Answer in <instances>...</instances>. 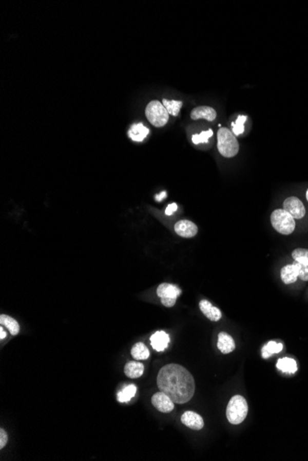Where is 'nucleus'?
<instances>
[{
	"label": "nucleus",
	"instance_id": "obj_1",
	"mask_svg": "<svg viewBox=\"0 0 308 461\" xmlns=\"http://www.w3.org/2000/svg\"><path fill=\"white\" fill-rule=\"evenodd\" d=\"M157 386L177 404L189 402L195 393V380L190 372L177 364H169L161 368Z\"/></svg>",
	"mask_w": 308,
	"mask_h": 461
},
{
	"label": "nucleus",
	"instance_id": "obj_2",
	"mask_svg": "<svg viewBox=\"0 0 308 461\" xmlns=\"http://www.w3.org/2000/svg\"><path fill=\"white\" fill-rule=\"evenodd\" d=\"M217 148L220 154L224 157H234L239 151V143L236 136L228 128L222 127L218 130Z\"/></svg>",
	"mask_w": 308,
	"mask_h": 461
},
{
	"label": "nucleus",
	"instance_id": "obj_3",
	"mask_svg": "<svg viewBox=\"0 0 308 461\" xmlns=\"http://www.w3.org/2000/svg\"><path fill=\"white\" fill-rule=\"evenodd\" d=\"M248 412V405L245 398L241 395H236L230 399L227 405L226 416L232 425H240L245 421Z\"/></svg>",
	"mask_w": 308,
	"mask_h": 461
},
{
	"label": "nucleus",
	"instance_id": "obj_4",
	"mask_svg": "<svg viewBox=\"0 0 308 461\" xmlns=\"http://www.w3.org/2000/svg\"><path fill=\"white\" fill-rule=\"evenodd\" d=\"M271 221L274 229L282 235H290L295 231V218L284 209L273 211Z\"/></svg>",
	"mask_w": 308,
	"mask_h": 461
},
{
	"label": "nucleus",
	"instance_id": "obj_5",
	"mask_svg": "<svg viewBox=\"0 0 308 461\" xmlns=\"http://www.w3.org/2000/svg\"><path fill=\"white\" fill-rule=\"evenodd\" d=\"M145 113L148 121L155 127H163L169 120L167 110L159 101H151L146 107Z\"/></svg>",
	"mask_w": 308,
	"mask_h": 461
},
{
	"label": "nucleus",
	"instance_id": "obj_6",
	"mask_svg": "<svg viewBox=\"0 0 308 461\" xmlns=\"http://www.w3.org/2000/svg\"><path fill=\"white\" fill-rule=\"evenodd\" d=\"M181 295V289L176 285L163 283L157 288V296L162 304L166 308H172L177 302V297Z\"/></svg>",
	"mask_w": 308,
	"mask_h": 461
},
{
	"label": "nucleus",
	"instance_id": "obj_7",
	"mask_svg": "<svg viewBox=\"0 0 308 461\" xmlns=\"http://www.w3.org/2000/svg\"><path fill=\"white\" fill-rule=\"evenodd\" d=\"M283 209L287 211L295 219H301L305 215L304 204L295 196L287 198L283 203Z\"/></svg>",
	"mask_w": 308,
	"mask_h": 461
},
{
	"label": "nucleus",
	"instance_id": "obj_8",
	"mask_svg": "<svg viewBox=\"0 0 308 461\" xmlns=\"http://www.w3.org/2000/svg\"><path fill=\"white\" fill-rule=\"evenodd\" d=\"M151 403L159 412L163 413L171 412L175 409V403L172 402V398L163 391L157 392L152 396Z\"/></svg>",
	"mask_w": 308,
	"mask_h": 461
},
{
	"label": "nucleus",
	"instance_id": "obj_9",
	"mask_svg": "<svg viewBox=\"0 0 308 461\" xmlns=\"http://www.w3.org/2000/svg\"><path fill=\"white\" fill-rule=\"evenodd\" d=\"M175 231L180 237L190 238L198 234V227L189 220H180L175 225Z\"/></svg>",
	"mask_w": 308,
	"mask_h": 461
},
{
	"label": "nucleus",
	"instance_id": "obj_10",
	"mask_svg": "<svg viewBox=\"0 0 308 461\" xmlns=\"http://www.w3.org/2000/svg\"><path fill=\"white\" fill-rule=\"evenodd\" d=\"M181 422L183 425L187 426L188 428L193 430H201L204 427V421L202 417L200 416L197 412H184L181 416Z\"/></svg>",
	"mask_w": 308,
	"mask_h": 461
},
{
	"label": "nucleus",
	"instance_id": "obj_11",
	"mask_svg": "<svg viewBox=\"0 0 308 461\" xmlns=\"http://www.w3.org/2000/svg\"><path fill=\"white\" fill-rule=\"evenodd\" d=\"M190 116L192 120L205 119L207 121L213 122L216 119L217 112L213 108L208 106H199L192 110Z\"/></svg>",
	"mask_w": 308,
	"mask_h": 461
},
{
	"label": "nucleus",
	"instance_id": "obj_12",
	"mask_svg": "<svg viewBox=\"0 0 308 461\" xmlns=\"http://www.w3.org/2000/svg\"><path fill=\"white\" fill-rule=\"evenodd\" d=\"M170 342V337L165 331H156L150 337V345L157 352H163L166 349Z\"/></svg>",
	"mask_w": 308,
	"mask_h": 461
},
{
	"label": "nucleus",
	"instance_id": "obj_13",
	"mask_svg": "<svg viewBox=\"0 0 308 461\" xmlns=\"http://www.w3.org/2000/svg\"><path fill=\"white\" fill-rule=\"evenodd\" d=\"M200 309L201 312L211 322H218L222 318V311L216 307H214L207 299H202L200 301Z\"/></svg>",
	"mask_w": 308,
	"mask_h": 461
},
{
	"label": "nucleus",
	"instance_id": "obj_14",
	"mask_svg": "<svg viewBox=\"0 0 308 461\" xmlns=\"http://www.w3.org/2000/svg\"><path fill=\"white\" fill-rule=\"evenodd\" d=\"M218 349L222 352V354H227L232 353L236 349L235 340L231 335H229L226 332H220L218 335Z\"/></svg>",
	"mask_w": 308,
	"mask_h": 461
},
{
	"label": "nucleus",
	"instance_id": "obj_15",
	"mask_svg": "<svg viewBox=\"0 0 308 461\" xmlns=\"http://www.w3.org/2000/svg\"><path fill=\"white\" fill-rule=\"evenodd\" d=\"M150 133L148 127L143 126L141 123L134 124L128 130V136L129 138L135 142H142L147 137V135Z\"/></svg>",
	"mask_w": 308,
	"mask_h": 461
},
{
	"label": "nucleus",
	"instance_id": "obj_16",
	"mask_svg": "<svg viewBox=\"0 0 308 461\" xmlns=\"http://www.w3.org/2000/svg\"><path fill=\"white\" fill-rule=\"evenodd\" d=\"M124 372L129 378H139L144 373V366L141 363L131 361L126 365Z\"/></svg>",
	"mask_w": 308,
	"mask_h": 461
},
{
	"label": "nucleus",
	"instance_id": "obj_17",
	"mask_svg": "<svg viewBox=\"0 0 308 461\" xmlns=\"http://www.w3.org/2000/svg\"><path fill=\"white\" fill-rule=\"evenodd\" d=\"M281 278L285 285L295 283L298 278V272L295 264H288L281 269Z\"/></svg>",
	"mask_w": 308,
	"mask_h": 461
},
{
	"label": "nucleus",
	"instance_id": "obj_18",
	"mask_svg": "<svg viewBox=\"0 0 308 461\" xmlns=\"http://www.w3.org/2000/svg\"><path fill=\"white\" fill-rule=\"evenodd\" d=\"M0 324L3 327L8 328V330H9L11 335H17V334H18V332H20V330H21L18 322L16 319H14L13 318L9 317L8 315H5V314H2L0 316Z\"/></svg>",
	"mask_w": 308,
	"mask_h": 461
},
{
	"label": "nucleus",
	"instance_id": "obj_19",
	"mask_svg": "<svg viewBox=\"0 0 308 461\" xmlns=\"http://www.w3.org/2000/svg\"><path fill=\"white\" fill-rule=\"evenodd\" d=\"M277 368L280 369L283 373L295 374V372L297 371V365H296L295 359L284 357V358L278 360Z\"/></svg>",
	"mask_w": 308,
	"mask_h": 461
},
{
	"label": "nucleus",
	"instance_id": "obj_20",
	"mask_svg": "<svg viewBox=\"0 0 308 461\" xmlns=\"http://www.w3.org/2000/svg\"><path fill=\"white\" fill-rule=\"evenodd\" d=\"M131 355L138 361L146 360L150 356V351L143 343H137L132 347Z\"/></svg>",
	"mask_w": 308,
	"mask_h": 461
},
{
	"label": "nucleus",
	"instance_id": "obj_21",
	"mask_svg": "<svg viewBox=\"0 0 308 461\" xmlns=\"http://www.w3.org/2000/svg\"><path fill=\"white\" fill-rule=\"evenodd\" d=\"M282 348H283L282 344H280V343L278 344L274 340H271L262 348V357L264 359H267L270 356H272V354L281 353Z\"/></svg>",
	"mask_w": 308,
	"mask_h": 461
},
{
	"label": "nucleus",
	"instance_id": "obj_22",
	"mask_svg": "<svg viewBox=\"0 0 308 461\" xmlns=\"http://www.w3.org/2000/svg\"><path fill=\"white\" fill-rule=\"evenodd\" d=\"M137 393V387L135 385H127L118 394L119 403H128Z\"/></svg>",
	"mask_w": 308,
	"mask_h": 461
},
{
	"label": "nucleus",
	"instance_id": "obj_23",
	"mask_svg": "<svg viewBox=\"0 0 308 461\" xmlns=\"http://www.w3.org/2000/svg\"><path fill=\"white\" fill-rule=\"evenodd\" d=\"M163 104L167 110L168 113L172 116H177L183 106V103L180 101H169L167 99H163Z\"/></svg>",
	"mask_w": 308,
	"mask_h": 461
},
{
	"label": "nucleus",
	"instance_id": "obj_24",
	"mask_svg": "<svg viewBox=\"0 0 308 461\" xmlns=\"http://www.w3.org/2000/svg\"><path fill=\"white\" fill-rule=\"evenodd\" d=\"M246 119H247V117L245 115H239L237 117L236 123H232L233 133L235 135H240L244 133V131H245L244 125H245Z\"/></svg>",
	"mask_w": 308,
	"mask_h": 461
},
{
	"label": "nucleus",
	"instance_id": "obj_25",
	"mask_svg": "<svg viewBox=\"0 0 308 461\" xmlns=\"http://www.w3.org/2000/svg\"><path fill=\"white\" fill-rule=\"evenodd\" d=\"M292 256L295 262H298L300 264H308V250L298 248L293 251Z\"/></svg>",
	"mask_w": 308,
	"mask_h": 461
},
{
	"label": "nucleus",
	"instance_id": "obj_26",
	"mask_svg": "<svg viewBox=\"0 0 308 461\" xmlns=\"http://www.w3.org/2000/svg\"><path fill=\"white\" fill-rule=\"evenodd\" d=\"M213 135V130L203 131L200 134H194L192 136V142L195 144V145L201 143H208V139L210 138Z\"/></svg>",
	"mask_w": 308,
	"mask_h": 461
},
{
	"label": "nucleus",
	"instance_id": "obj_27",
	"mask_svg": "<svg viewBox=\"0 0 308 461\" xmlns=\"http://www.w3.org/2000/svg\"><path fill=\"white\" fill-rule=\"evenodd\" d=\"M295 267L298 272V277L302 281H308V264H300L298 262H294Z\"/></svg>",
	"mask_w": 308,
	"mask_h": 461
},
{
	"label": "nucleus",
	"instance_id": "obj_28",
	"mask_svg": "<svg viewBox=\"0 0 308 461\" xmlns=\"http://www.w3.org/2000/svg\"><path fill=\"white\" fill-rule=\"evenodd\" d=\"M8 434L4 429H0V449H3L8 443Z\"/></svg>",
	"mask_w": 308,
	"mask_h": 461
},
{
	"label": "nucleus",
	"instance_id": "obj_29",
	"mask_svg": "<svg viewBox=\"0 0 308 461\" xmlns=\"http://www.w3.org/2000/svg\"><path fill=\"white\" fill-rule=\"evenodd\" d=\"M177 210V205L176 203H172L171 205H169V206L166 207V210H165V215H172Z\"/></svg>",
	"mask_w": 308,
	"mask_h": 461
},
{
	"label": "nucleus",
	"instance_id": "obj_30",
	"mask_svg": "<svg viewBox=\"0 0 308 461\" xmlns=\"http://www.w3.org/2000/svg\"><path fill=\"white\" fill-rule=\"evenodd\" d=\"M6 337H7V332L4 331V327L1 326L0 327V340H4Z\"/></svg>",
	"mask_w": 308,
	"mask_h": 461
},
{
	"label": "nucleus",
	"instance_id": "obj_31",
	"mask_svg": "<svg viewBox=\"0 0 308 461\" xmlns=\"http://www.w3.org/2000/svg\"><path fill=\"white\" fill-rule=\"evenodd\" d=\"M165 196H166V193L163 192V193H161L158 196H156V200H157V201H160V200H162V199H163V197H165Z\"/></svg>",
	"mask_w": 308,
	"mask_h": 461
},
{
	"label": "nucleus",
	"instance_id": "obj_32",
	"mask_svg": "<svg viewBox=\"0 0 308 461\" xmlns=\"http://www.w3.org/2000/svg\"><path fill=\"white\" fill-rule=\"evenodd\" d=\"M306 200L308 201V190L306 191Z\"/></svg>",
	"mask_w": 308,
	"mask_h": 461
}]
</instances>
